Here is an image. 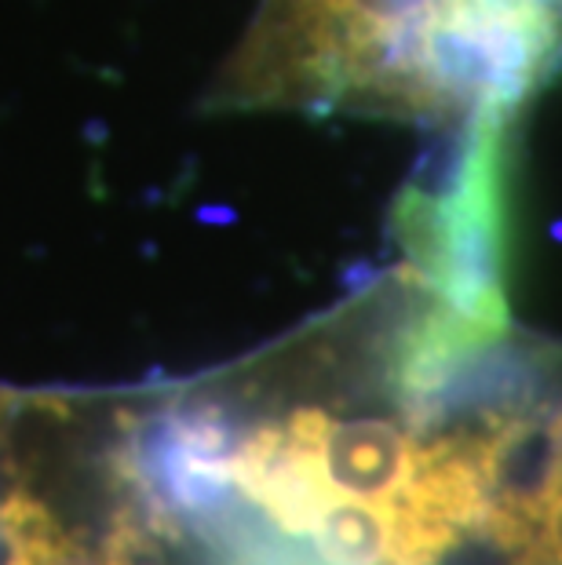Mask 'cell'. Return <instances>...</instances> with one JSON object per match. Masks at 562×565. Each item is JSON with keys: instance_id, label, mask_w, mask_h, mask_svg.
Instances as JSON below:
<instances>
[{"instance_id": "obj_1", "label": "cell", "mask_w": 562, "mask_h": 565, "mask_svg": "<svg viewBox=\"0 0 562 565\" xmlns=\"http://www.w3.org/2000/svg\"><path fill=\"white\" fill-rule=\"evenodd\" d=\"M562 347L394 267L223 369L47 391L63 438L183 565H555Z\"/></svg>"}, {"instance_id": "obj_2", "label": "cell", "mask_w": 562, "mask_h": 565, "mask_svg": "<svg viewBox=\"0 0 562 565\" xmlns=\"http://www.w3.org/2000/svg\"><path fill=\"white\" fill-rule=\"evenodd\" d=\"M505 150L508 117L460 131L457 153L432 186L394 209L402 263L464 315L508 321L505 303Z\"/></svg>"}]
</instances>
